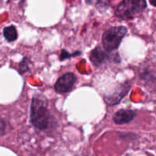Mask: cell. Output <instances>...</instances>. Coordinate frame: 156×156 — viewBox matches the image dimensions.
<instances>
[{"label": "cell", "instance_id": "obj_1", "mask_svg": "<svg viewBox=\"0 0 156 156\" xmlns=\"http://www.w3.org/2000/svg\"><path fill=\"white\" fill-rule=\"evenodd\" d=\"M30 121L36 129L42 132L54 130L58 126L57 120L49 110L47 99L42 94H36L32 98Z\"/></svg>", "mask_w": 156, "mask_h": 156}, {"label": "cell", "instance_id": "obj_2", "mask_svg": "<svg viewBox=\"0 0 156 156\" xmlns=\"http://www.w3.org/2000/svg\"><path fill=\"white\" fill-rule=\"evenodd\" d=\"M146 8V0H123L117 5L115 15L122 20H131L143 13Z\"/></svg>", "mask_w": 156, "mask_h": 156}, {"label": "cell", "instance_id": "obj_3", "mask_svg": "<svg viewBox=\"0 0 156 156\" xmlns=\"http://www.w3.org/2000/svg\"><path fill=\"white\" fill-rule=\"evenodd\" d=\"M127 31L125 26H116L107 30L102 35V44L105 51L111 53L117 50Z\"/></svg>", "mask_w": 156, "mask_h": 156}, {"label": "cell", "instance_id": "obj_4", "mask_svg": "<svg viewBox=\"0 0 156 156\" xmlns=\"http://www.w3.org/2000/svg\"><path fill=\"white\" fill-rule=\"evenodd\" d=\"M131 88V84L129 82H124L115 88V89L111 93L105 95V103L108 106H114L117 105L122 101V99L128 94Z\"/></svg>", "mask_w": 156, "mask_h": 156}, {"label": "cell", "instance_id": "obj_5", "mask_svg": "<svg viewBox=\"0 0 156 156\" xmlns=\"http://www.w3.org/2000/svg\"><path fill=\"white\" fill-rule=\"evenodd\" d=\"M76 81H77V78L74 73H66L56 81L54 85L55 91L58 94H66L72 91Z\"/></svg>", "mask_w": 156, "mask_h": 156}, {"label": "cell", "instance_id": "obj_6", "mask_svg": "<svg viewBox=\"0 0 156 156\" xmlns=\"http://www.w3.org/2000/svg\"><path fill=\"white\" fill-rule=\"evenodd\" d=\"M136 116L137 113L133 110L120 109L114 114L113 120L117 125H123L132 122Z\"/></svg>", "mask_w": 156, "mask_h": 156}, {"label": "cell", "instance_id": "obj_7", "mask_svg": "<svg viewBox=\"0 0 156 156\" xmlns=\"http://www.w3.org/2000/svg\"><path fill=\"white\" fill-rule=\"evenodd\" d=\"M89 59L94 66L99 67L106 61L111 59V57L108 54V52L105 51L101 47L98 46L94 50H91L89 55Z\"/></svg>", "mask_w": 156, "mask_h": 156}, {"label": "cell", "instance_id": "obj_8", "mask_svg": "<svg viewBox=\"0 0 156 156\" xmlns=\"http://www.w3.org/2000/svg\"><path fill=\"white\" fill-rule=\"evenodd\" d=\"M140 79L144 82L149 90L156 89V73L149 68H144L140 71Z\"/></svg>", "mask_w": 156, "mask_h": 156}, {"label": "cell", "instance_id": "obj_9", "mask_svg": "<svg viewBox=\"0 0 156 156\" xmlns=\"http://www.w3.org/2000/svg\"><path fill=\"white\" fill-rule=\"evenodd\" d=\"M3 36L8 42H13L18 39V31L14 25H9L3 29Z\"/></svg>", "mask_w": 156, "mask_h": 156}, {"label": "cell", "instance_id": "obj_10", "mask_svg": "<svg viewBox=\"0 0 156 156\" xmlns=\"http://www.w3.org/2000/svg\"><path fill=\"white\" fill-rule=\"evenodd\" d=\"M30 65H31V62H30V59H27V57H24L21 62L18 64V73L21 75H23L28 72L30 70Z\"/></svg>", "mask_w": 156, "mask_h": 156}, {"label": "cell", "instance_id": "obj_11", "mask_svg": "<svg viewBox=\"0 0 156 156\" xmlns=\"http://www.w3.org/2000/svg\"><path fill=\"white\" fill-rule=\"evenodd\" d=\"M82 54L80 51H76L74 53H69L67 50H62L60 53V56H59V60L60 61H63L65 59H69L70 57H73V56H79V55Z\"/></svg>", "mask_w": 156, "mask_h": 156}, {"label": "cell", "instance_id": "obj_12", "mask_svg": "<svg viewBox=\"0 0 156 156\" xmlns=\"http://www.w3.org/2000/svg\"><path fill=\"white\" fill-rule=\"evenodd\" d=\"M9 126V124L5 120H4L3 119H0V136L6 133Z\"/></svg>", "mask_w": 156, "mask_h": 156}, {"label": "cell", "instance_id": "obj_13", "mask_svg": "<svg viewBox=\"0 0 156 156\" xmlns=\"http://www.w3.org/2000/svg\"><path fill=\"white\" fill-rule=\"evenodd\" d=\"M96 5L98 9H104L105 6L108 5V4L106 2V0H98Z\"/></svg>", "mask_w": 156, "mask_h": 156}, {"label": "cell", "instance_id": "obj_14", "mask_svg": "<svg viewBox=\"0 0 156 156\" xmlns=\"http://www.w3.org/2000/svg\"><path fill=\"white\" fill-rule=\"evenodd\" d=\"M149 2L151 5L156 8V0H149Z\"/></svg>", "mask_w": 156, "mask_h": 156}]
</instances>
